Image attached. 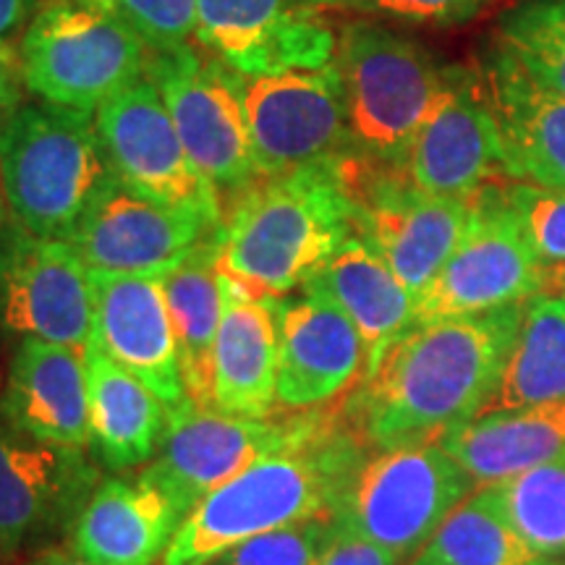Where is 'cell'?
<instances>
[{
	"mask_svg": "<svg viewBox=\"0 0 565 565\" xmlns=\"http://www.w3.org/2000/svg\"><path fill=\"white\" fill-rule=\"evenodd\" d=\"M524 301L484 315L416 322L343 401L364 443L387 450L437 443L490 404L519 335Z\"/></svg>",
	"mask_w": 565,
	"mask_h": 565,
	"instance_id": "1",
	"label": "cell"
},
{
	"mask_svg": "<svg viewBox=\"0 0 565 565\" xmlns=\"http://www.w3.org/2000/svg\"><path fill=\"white\" fill-rule=\"evenodd\" d=\"M366 448L343 404L320 406L312 433L301 443L252 463L183 519L162 565H207L259 534L330 521L345 487L370 458Z\"/></svg>",
	"mask_w": 565,
	"mask_h": 565,
	"instance_id": "2",
	"label": "cell"
},
{
	"mask_svg": "<svg viewBox=\"0 0 565 565\" xmlns=\"http://www.w3.org/2000/svg\"><path fill=\"white\" fill-rule=\"evenodd\" d=\"M353 236L335 158L254 181L223 217L217 265L263 299H282Z\"/></svg>",
	"mask_w": 565,
	"mask_h": 565,
	"instance_id": "3",
	"label": "cell"
},
{
	"mask_svg": "<svg viewBox=\"0 0 565 565\" xmlns=\"http://www.w3.org/2000/svg\"><path fill=\"white\" fill-rule=\"evenodd\" d=\"M110 175L95 113L24 103L0 129V186L9 217L42 238L68 242Z\"/></svg>",
	"mask_w": 565,
	"mask_h": 565,
	"instance_id": "4",
	"label": "cell"
},
{
	"mask_svg": "<svg viewBox=\"0 0 565 565\" xmlns=\"http://www.w3.org/2000/svg\"><path fill=\"white\" fill-rule=\"evenodd\" d=\"M19 61L42 103L97 113L145 79L150 47L108 0H45L21 34Z\"/></svg>",
	"mask_w": 565,
	"mask_h": 565,
	"instance_id": "5",
	"label": "cell"
},
{
	"mask_svg": "<svg viewBox=\"0 0 565 565\" xmlns=\"http://www.w3.org/2000/svg\"><path fill=\"white\" fill-rule=\"evenodd\" d=\"M351 150L401 166L445 84V68L419 42L383 24L353 21L335 47Z\"/></svg>",
	"mask_w": 565,
	"mask_h": 565,
	"instance_id": "6",
	"label": "cell"
},
{
	"mask_svg": "<svg viewBox=\"0 0 565 565\" xmlns=\"http://www.w3.org/2000/svg\"><path fill=\"white\" fill-rule=\"evenodd\" d=\"M335 171L351 202L353 236L377 252L406 291L419 299L469 228L475 194H427L401 166L353 150L338 154Z\"/></svg>",
	"mask_w": 565,
	"mask_h": 565,
	"instance_id": "7",
	"label": "cell"
},
{
	"mask_svg": "<svg viewBox=\"0 0 565 565\" xmlns=\"http://www.w3.org/2000/svg\"><path fill=\"white\" fill-rule=\"evenodd\" d=\"M475 490V479L437 443L395 445L359 466L330 524L406 561Z\"/></svg>",
	"mask_w": 565,
	"mask_h": 565,
	"instance_id": "8",
	"label": "cell"
},
{
	"mask_svg": "<svg viewBox=\"0 0 565 565\" xmlns=\"http://www.w3.org/2000/svg\"><path fill=\"white\" fill-rule=\"evenodd\" d=\"M315 422L317 408L291 419H249L186 401L171 412L158 456L137 477L166 494L186 519L207 494L252 463L301 443Z\"/></svg>",
	"mask_w": 565,
	"mask_h": 565,
	"instance_id": "9",
	"label": "cell"
},
{
	"mask_svg": "<svg viewBox=\"0 0 565 565\" xmlns=\"http://www.w3.org/2000/svg\"><path fill=\"white\" fill-rule=\"evenodd\" d=\"M545 270L503 189H479L463 238L416 299V322L484 315L532 299L545 282Z\"/></svg>",
	"mask_w": 565,
	"mask_h": 565,
	"instance_id": "10",
	"label": "cell"
},
{
	"mask_svg": "<svg viewBox=\"0 0 565 565\" xmlns=\"http://www.w3.org/2000/svg\"><path fill=\"white\" fill-rule=\"evenodd\" d=\"M259 179L291 173L351 150L343 84L335 61L315 71L244 76L231 71Z\"/></svg>",
	"mask_w": 565,
	"mask_h": 565,
	"instance_id": "11",
	"label": "cell"
},
{
	"mask_svg": "<svg viewBox=\"0 0 565 565\" xmlns=\"http://www.w3.org/2000/svg\"><path fill=\"white\" fill-rule=\"evenodd\" d=\"M147 79L171 113L183 150L215 189L242 194L259 181L249 121L231 68L204 61L192 45L150 53Z\"/></svg>",
	"mask_w": 565,
	"mask_h": 565,
	"instance_id": "12",
	"label": "cell"
},
{
	"mask_svg": "<svg viewBox=\"0 0 565 565\" xmlns=\"http://www.w3.org/2000/svg\"><path fill=\"white\" fill-rule=\"evenodd\" d=\"M110 173L147 200L223 223V202L194 166L154 84L139 79L95 113Z\"/></svg>",
	"mask_w": 565,
	"mask_h": 565,
	"instance_id": "13",
	"label": "cell"
},
{
	"mask_svg": "<svg viewBox=\"0 0 565 565\" xmlns=\"http://www.w3.org/2000/svg\"><path fill=\"white\" fill-rule=\"evenodd\" d=\"M221 225L202 212L147 200L110 173L71 231L68 244L92 273L166 278Z\"/></svg>",
	"mask_w": 565,
	"mask_h": 565,
	"instance_id": "14",
	"label": "cell"
},
{
	"mask_svg": "<svg viewBox=\"0 0 565 565\" xmlns=\"http://www.w3.org/2000/svg\"><path fill=\"white\" fill-rule=\"evenodd\" d=\"M87 450L34 440L0 419V565L68 536L100 482Z\"/></svg>",
	"mask_w": 565,
	"mask_h": 565,
	"instance_id": "15",
	"label": "cell"
},
{
	"mask_svg": "<svg viewBox=\"0 0 565 565\" xmlns=\"http://www.w3.org/2000/svg\"><path fill=\"white\" fill-rule=\"evenodd\" d=\"M0 324L84 351L92 335V273L61 238H42L9 221L0 228Z\"/></svg>",
	"mask_w": 565,
	"mask_h": 565,
	"instance_id": "16",
	"label": "cell"
},
{
	"mask_svg": "<svg viewBox=\"0 0 565 565\" xmlns=\"http://www.w3.org/2000/svg\"><path fill=\"white\" fill-rule=\"evenodd\" d=\"M196 40L244 76L324 68L338 47L301 0H196Z\"/></svg>",
	"mask_w": 565,
	"mask_h": 565,
	"instance_id": "17",
	"label": "cell"
},
{
	"mask_svg": "<svg viewBox=\"0 0 565 565\" xmlns=\"http://www.w3.org/2000/svg\"><path fill=\"white\" fill-rule=\"evenodd\" d=\"M404 171L416 189L435 196H471L505 175L503 141L479 76L445 68V84Z\"/></svg>",
	"mask_w": 565,
	"mask_h": 565,
	"instance_id": "18",
	"label": "cell"
},
{
	"mask_svg": "<svg viewBox=\"0 0 565 565\" xmlns=\"http://www.w3.org/2000/svg\"><path fill=\"white\" fill-rule=\"evenodd\" d=\"M89 338L171 412L189 401L162 278L92 273Z\"/></svg>",
	"mask_w": 565,
	"mask_h": 565,
	"instance_id": "19",
	"label": "cell"
},
{
	"mask_svg": "<svg viewBox=\"0 0 565 565\" xmlns=\"http://www.w3.org/2000/svg\"><path fill=\"white\" fill-rule=\"evenodd\" d=\"M278 320V408L312 412L333 404L364 377L359 330L317 294L275 301Z\"/></svg>",
	"mask_w": 565,
	"mask_h": 565,
	"instance_id": "20",
	"label": "cell"
},
{
	"mask_svg": "<svg viewBox=\"0 0 565 565\" xmlns=\"http://www.w3.org/2000/svg\"><path fill=\"white\" fill-rule=\"evenodd\" d=\"M0 419L34 440L89 450L84 351L21 338L0 393Z\"/></svg>",
	"mask_w": 565,
	"mask_h": 565,
	"instance_id": "21",
	"label": "cell"
},
{
	"mask_svg": "<svg viewBox=\"0 0 565 565\" xmlns=\"http://www.w3.org/2000/svg\"><path fill=\"white\" fill-rule=\"evenodd\" d=\"M181 524L183 513L160 490L139 477H113L89 494L66 545L92 565H154Z\"/></svg>",
	"mask_w": 565,
	"mask_h": 565,
	"instance_id": "22",
	"label": "cell"
},
{
	"mask_svg": "<svg viewBox=\"0 0 565 565\" xmlns=\"http://www.w3.org/2000/svg\"><path fill=\"white\" fill-rule=\"evenodd\" d=\"M479 87L498 124L508 179L565 192V97L529 79L503 53Z\"/></svg>",
	"mask_w": 565,
	"mask_h": 565,
	"instance_id": "23",
	"label": "cell"
},
{
	"mask_svg": "<svg viewBox=\"0 0 565 565\" xmlns=\"http://www.w3.org/2000/svg\"><path fill=\"white\" fill-rule=\"evenodd\" d=\"M437 445L477 487L511 482L565 456V401L482 412L443 433Z\"/></svg>",
	"mask_w": 565,
	"mask_h": 565,
	"instance_id": "24",
	"label": "cell"
},
{
	"mask_svg": "<svg viewBox=\"0 0 565 565\" xmlns=\"http://www.w3.org/2000/svg\"><path fill=\"white\" fill-rule=\"evenodd\" d=\"M303 294L333 301L353 322L364 343V377L385 351L416 324V299L395 278L377 252L359 236H349L333 257L303 282Z\"/></svg>",
	"mask_w": 565,
	"mask_h": 565,
	"instance_id": "25",
	"label": "cell"
},
{
	"mask_svg": "<svg viewBox=\"0 0 565 565\" xmlns=\"http://www.w3.org/2000/svg\"><path fill=\"white\" fill-rule=\"evenodd\" d=\"M89 395V454L108 471H131L158 456L171 408L89 338L84 349Z\"/></svg>",
	"mask_w": 565,
	"mask_h": 565,
	"instance_id": "26",
	"label": "cell"
},
{
	"mask_svg": "<svg viewBox=\"0 0 565 565\" xmlns=\"http://www.w3.org/2000/svg\"><path fill=\"white\" fill-rule=\"evenodd\" d=\"M275 301L223 299L212 356L215 412L270 419L278 408V320Z\"/></svg>",
	"mask_w": 565,
	"mask_h": 565,
	"instance_id": "27",
	"label": "cell"
},
{
	"mask_svg": "<svg viewBox=\"0 0 565 565\" xmlns=\"http://www.w3.org/2000/svg\"><path fill=\"white\" fill-rule=\"evenodd\" d=\"M565 401V291L542 282L524 301L519 335L484 412Z\"/></svg>",
	"mask_w": 565,
	"mask_h": 565,
	"instance_id": "28",
	"label": "cell"
},
{
	"mask_svg": "<svg viewBox=\"0 0 565 565\" xmlns=\"http://www.w3.org/2000/svg\"><path fill=\"white\" fill-rule=\"evenodd\" d=\"M162 282H166V299L179 343L186 398L200 408H212V356H215L217 324L223 315L221 282H217V233L186 263L166 275Z\"/></svg>",
	"mask_w": 565,
	"mask_h": 565,
	"instance_id": "29",
	"label": "cell"
},
{
	"mask_svg": "<svg viewBox=\"0 0 565 565\" xmlns=\"http://www.w3.org/2000/svg\"><path fill=\"white\" fill-rule=\"evenodd\" d=\"M511 524L494 484L477 487L456 508L412 565H545Z\"/></svg>",
	"mask_w": 565,
	"mask_h": 565,
	"instance_id": "30",
	"label": "cell"
},
{
	"mask_svg": "<svg viewBox=\"0 0 565 565\" xmlns=\"http://www.w3.org/2000/svg\"><path fill=\"white\" fill-rule=\"evenodd\" d=\"M500 51L529 79L565 97V0H524L500 19Z\"/></svg>",
	"mask_w": 565,
	"mask_h": 565,
	"instance_id": "31",
	"label": "cell"
},
{
	"mask_svg": "<svg viewBox=\"0 0 565 565\" xmlns=\"http://www.w3.org/2000/svg\"><path fill=\"white\" fill-rule=\"evenodd\" d=\"M511 524L536 555L555 561L565 555V456L494 484Z\"/></svg>",
	"mask_w": 565,
	"mask_h": 565,
	"instance_id": "32",
	"label": "cell"
},
{
	"mask_svg": "<svg viewBox=\"0 0 565 565\" xmlns=\"http://www.w3.org/2000/svg\"><path fill=\"white\" fill-rule=\"evenodd\" d=\"M515 221L542 265H565V192L513 181L503 189Z\"/></svg>",
	"mask_w": 565,
	"mask_h": 565,
	"instance_id": "33",
	"label": "cell"
},
{
	"mask_svg": "<svg viewBox=\"0 0 565 565\" xmlns=\"http://www.w3.org/2000/svg\"><path fill=\"white\" fill-rule=\"evenodd\" d=\"M150 53L175 51L196 38V0H108Z\"/></svg>",
	"mask_w": 565,
	"mask_h": 565,
	"instance_id": "34",
	"label": "cell"
},
{
	"mask_svg": "<svg viewBox=\"0 0 565 565\" xmlns=\"http://www.w3.org/2000/svg\"><path fill=\"white\" fill-rule=\"evenodd\" d=\"M330 521H303V524L278 529L254 536L212 557L207 565H315Z\"/></svg>",
	"mask_w": 565,
	"mask_h": 565,
	"instance_id": "35",
	"label": "cell"
},
{
	"mask_svg": "<svg viewBox=\"0 0 565 565\" xmlns=\"http://www.w3.org/2000/svg\"><path fill=\"white\" fill-rule=\"evenodd\" d=\"M490 0H364L362 11L383 13L404 24L458 26L477 17Z\"/></svg>",
	"mask_w": 565,
	"mask_h": 565,
	"instance_id": "36",
	"label": "cell"
},
{
	"mask_svg": "<svg viewBox=\"0 0 565 565\" xmlns=\"http://www.w3.org/2000/svg\"><path fill=\"white\" fill-rule=\"evenodd\" d=\"M315 565H401V557L349 529L330 524Z\"/></svg>",
	"mask_w": 565,
	"mask_h": 565,
	"instance_id": "37",
	"label": "cell"
},
{
	"mask_svg": "<svg viewBox=\"0 0 565 565\" xmlns=\"http://www.w3.org/2000/svg\"><path fill=\"white\" fill-rule=\"evenodd\" d=\"M24 89L19 47H13L9 40H0V129L24 105Z\"/></svg>",
	"mask_w": 565,
	"mask_h": 565,
	"instance_id": "38",
	"label": "cell"
},
{
	"mask_svg": "<svg viewBox=\"0 0 565 565\" xmlns=\"http://www.w3.org/2000/svg\"><path fill=\"white\" fill-rule=\"evenodd\" d=\"M38 0H0V40H11L13 34L26 30L34 17Z\"/></svg>",
	"mask_w": 565,
	"mask_h": 565,
	"instance_id": "39",
	"label": "cell"
},
{
	"mask_svg": "<svg viewBox=\"0 0 565 565\" xmlns=\"http://www.w3.org/2000/svg\"><path fill=\"white\" fill-rule=\"evenodd\" d=\"M24 565H92L87 561H82L79 555L71 553L68 547H45V550H38V553H32L30 561Z\"/></svg>",
	"mask_w": 565,
	"mask_h": 565,
	"instance_id": "40",
	"label": "cell"
},
{
	"mask_svg": "<svg viewBox=\"0 0 565 565\" xmlns=\"http://www.w3.org/2000/svg\"><path fill=\"white\" fill-rule=\"evenodd\" d=\"M303 6H309V9L320 11V9H359L362 11L364 0H301Z\"/></svg>",
	"mask_w": 565,
	"mask_h": 565,
	"instance_id": "41",
	"label": "cell"
},
{
	"mask_svg": "<svg viewBox=\"0 0 565 565\" xmlns=\"http://www.w3.org/2000/svg\"><path fill=\"white\" fill-rule=\"evenodd\" d=\"M545 282L565 291V265H550L545 270Z\"/></svg>",
	"mask_w": 565,
	"mask_h": 565,
	"instance_id": "42",
	"label": "cell"
},
{
	"mask_svg": "<svg viewBox=\"0 0 565 565\" xmlns=\"http://www.w3.org/2000/svg\"><path fill=\"white\" fill-rule=\"evenodd\" d=\"M9 207H6V196H3V186H0V228H3L6 223H9Z\"/></svg>",
	"mask_w": 565,
	"mask_h": 565,
	"instance_id": "43",
	"label": "cell"
},
{
	"mask_svg": "<svg viewBox=\"0 0 565 565\" xmlns=\"http://www.w3.org/2000/svg\"><path fill=\"white\" fill-rule=\"evenodd\" d=\"M545 565H561V563H555V561H547Z\"/></svg>",
	"mask_w": 565,
	"mask_h": 565,
	"instance_id": "44",
	"label": "cell"
}]
</instances>
